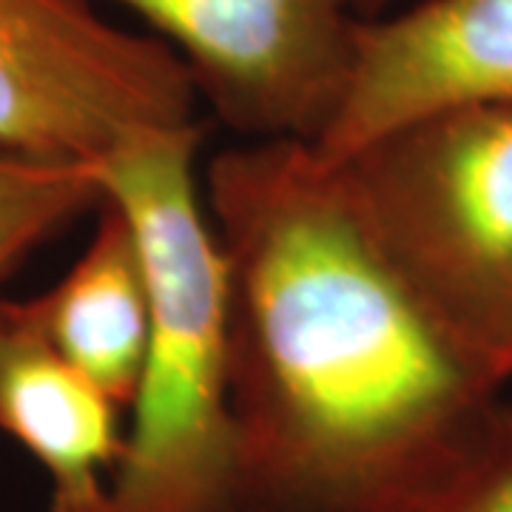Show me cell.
Listing matches in <instances>:
<instances>
[{
    "instance_id": "277c9868",
    "label": "cell",
    "mask_w": 512,
    "mask_h": 512,
    "mask_svg": "<svg viewBox=\"0 0 512 512\" xmlns=\"http://www.w3.org/2000/svg\"><path fill=\"white\" fill-rule=\"evenodd\" d=\"M180 55L89 0H0V154L97 165L154 128L194 126Z\"/></svg>"
},
{
    "instance_id": "52a82bcc",
    "label": "cell",
    "mask_w": 512,
    "mask_h": 512,
    "mask_svg": "<svg viewBox=\"0 0 512 512\" xmlns=\"http://www.w3.org/2000/svg\"><path fill=\"white\" fill-rule=\"evenodd\" d=\"M120 404L60 356L23 299H0V433L49 476V512H94L123 456Z\"/></svg>"
},
{
    "instance_id": "5b68a950",
    "label": "cell",
    "mask_w": 512,
    "mask_h": 512,
    "mask_svg": "<svg viewBox=\"0 0 512 512\" xmlns=\"http://www.w3.org/2000/svg\"><path fill=\"white\" fill-rule=\"evenodd\" d=\"M165 40L248 140L313 146L348 83L359 0H111Z\"/></svg>"
},
{
    "instance_id": "ba28073f",
    "label": "cell",
    "mask_w": 512,
    "mask_h": 512,
    "mask_svg": "<svg viewBox=\"0 0 512 512\" xmlns=\"http://www.w3.org/2000/svg\"><path fill=\"white\" fill-rule=\"evenodd\" d=\"M23 308L60 356L128 407L151 333V285L137 231L117 202L103 197L83 254Z\"/></svg>"
},
{
    "instance_id": "8fae6325",
    "label": "cell",
    "mask_w": 512,
    "mask_h": 512,
    "mask_svg": "<svg viewBox=\"0 0 512 512\" xmlns=\"http://www.w3.org/2000/svg\"><path fill=\"white\" fill-rule=\"evenodd\" d=\"M384 0H359V6H362V12H370V9H376V6H382Z\"/></svg>"
},
{
    "instance_id": "8992f818",
    "label": "cell",
    "mask_w": 512,
    "mask_h": 512,
    "mask_svg": "<svg viewBox=\"0 0 512 512\" xmlns=\"http://www.w3.org/2000/svg\"><path fill=\"white\" fill-rule=\"evenodd\" d=\"M473 106H512V0H421L359 23L342 100L311 148L342 163L393 128Z\"/></svg>"
},
{
    "instance_id": "6da1fadb",
    "label": "cell",
    "mask_w": 512,
    "mask_h": 512,
    "mask_svg": "<svg viewBox=\"0 0 512 512\" xmlns=\"http://www.w3.org/2000/svg\"><path fill=\"white\" fill-rule=\"evenodd\" d=\"M228 274L239 512H396L510 376L384 254L339 165L248 140L205 174Z\"/></svg>"
},
{
    "instance_id": "9c48e42d",
    "label": "cell",
    "mask_w": 512,
    "mask_h": 512,
    "mask_svg": "<svg viewBox=\"0 0 512 512\" xmlns=\"http://www.w3.org/2000/svg\"><path fill=\"white\" fill-rule=\"evenodd\" d=\"M100 202L103 188L92 165L0 154V285Z\"/></svg>"
},
{
    "instance_id": "3957f363",
    "label": "cell",
    "mask_w": 512,
    "mask_h": 512,
    "mask_svg": "<svg viewBox=\"0 0 512 512\" xmlns=\"http://www.w3.org/2000/svg\"><path fill=\"white\" fill-rule=\"evenodd\" d=\"M333 165L404 279L512 379V106L430 114Z\"/></svg>"
},
{
    "instance_id": "30bf717a",
    "label": "cell",
    "mask_w": 512,
    "mask_h": 512,
    "mask_svg": "<svg viewBox=\"0 0 512 512\" xmlns=\"http://www.w3.org/2000/svg\"><path fill=\"white\" fill-rule=\"evenodd\" d=\"M396 512H512V402L495 404Z\"/></svg>"
},
{
    "instance_id": "7a4b0ae2",
    "label": "cell",
    "mask_w": 512,
    "mask_h": 512,
    "mask_svg": "<svg viewBox=\"0 0 512 512\" xmlns=\"http://www.w3.org/2000/svg\"><path fill=\"white\" fill-rule=\"evenodd\" d=\"M200 126L154 128L92 165L137 231L151 333L123 456L94 512H239L228 274L194 177Z\"/></svg>"
}]
</instances>
